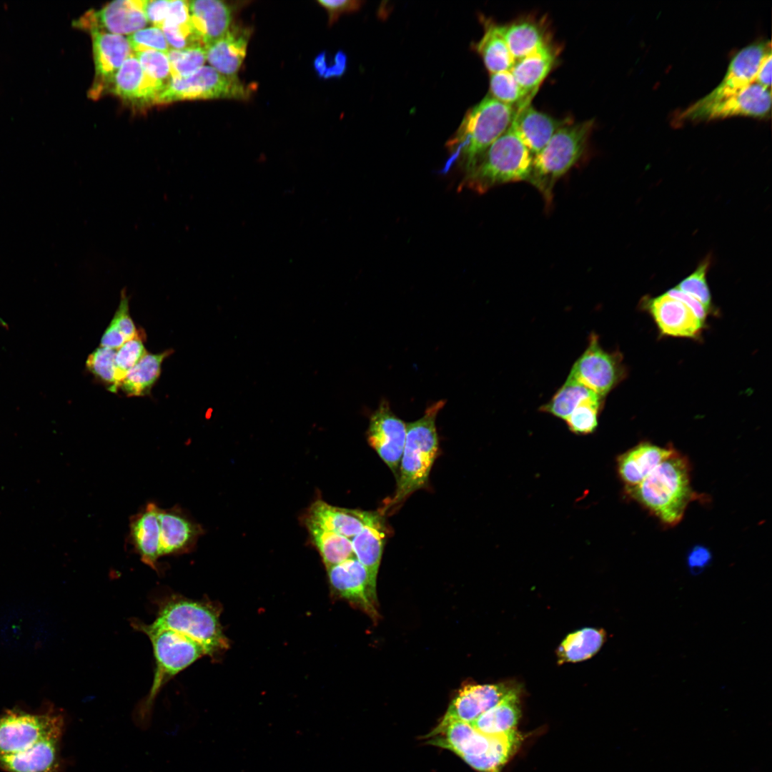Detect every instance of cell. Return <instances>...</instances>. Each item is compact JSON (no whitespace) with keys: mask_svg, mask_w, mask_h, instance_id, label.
Returning <instances> with one entry per match:
<instances>
[{"mask_svg":"<svg viewBox=\"0 0 772 772\" xmlns=\"http://www.w3.org/2000/svg\"><path fill=\"white\" fill-rule=\"evenodd\" d=\"M625 491L669 526L682 520L688 505L696 498L691 485L689 462L677 451L640 484L625 488Z\"/></svg>","mask_w":772,"mask_h":772,"instance_id":"6da1fadb","label":"cell"},{"mask_svg":"<svg viewBox=\"0 0 772 772\" xmlns=\"http://www.w3.org/2000/svg\"><path fill=\"white\" fill-rule=\"evenodd\" d=\"M512 105L485 96L465 114L446 146L450 158L445 171L455 163L468 171L485 150L510 127L515 113Z\"/></svg>","mask_w":772,"mask_h":772,"instance_id":"7a4b0ae2","label":"cell"},{"mask_svg":"<svg viewBox=\"0 0 772 772\" xmlns=\"http://www.w3.org/2000/svg\"><path fill=\"white\" fill-rule=\"evenodd\" d=\"M445 404V400L437 401L427 407L422 417L407 424L397 488L385 510L400 505L412 493L427 485L439 449L435 420Z\"/></svg>","mask_w":772,"mask_h":772,"instance_id":"3957f363","label":"cell"},{"mask_svg":"<svg viewBox=\"0 0 772 772\" xmlns=\"http://www.w3.org/2000/svg\"><path fill=\"white\" fill-rule=\"evenodd\" d=\"M132 627L149 638L154 655V678L148 695L135 711V721L139 726L148 725L157 694L174 676L206 655L203 647L192 639L168 629L154 628L137 619Z\"/></svg>","mask_w":772,"mask_h":772,"instance_id":"277c9868","label":"cell"},{"mask_svg":"<svg viewBox=\"0 0 772 772\" xmlns=\"http://www.w3.org/2000/svg\"><path fill=\"white\" fill-rule=\"evenodd\" d=\"M533 159L531 152L508 127L465 172L460 187L483 194L501 184L528 182Z\"/></svg>","mask_w":772,"mask_h":772,"instance_id":"5b68a950","label":"cell"},{"mask_svg":"<svg viewBox=\"0 0 772 772\" xmlns=\"http://www.w3.org/2000/svg\"><path fill=\"white\" fill-rule=\"evenodd\" d=\"M593 126V120L567 122L533 156L528 182L540 192L547 205L553 201L556 182L582 157Z\"/></svg>","mask_w":772,"mask_h":772,"instance_id":"8992f818","label":"cell"},{"mask_svg":"<svg viewBox=\"0 0 772 772\" xmlns=\"http://www.w3.org/2000/svg\"><path fill=\"white\" fill-rule=\"evenodd\" d=\"M150 627L168 629L200 644L206 655H214L228 646L217 610L204 603L172 595L162 600Z\"/></svg>","mask_w":772,"mask_h":772,"instance_id":"52a82bcc","label":"cell"},{"mask_svg":"<svg viewBox=\"0 0 772 772\" xmlns=\"http://www.w3.org/2000/svg\"><path fill=\"white\" fill-rule=\"evenodd\" d=\"M65 718L56 709L31 713L8 710L0 715V755L25 751L51 736L63 734Z\"/></svg>","mask_w":772,"mask_h":772,"instance_id":"ba28073f","label":"cell"},{"mask_svg":"<svg viewBox=\"0 0 772 772\" xmlns=\"http://www.w3.org/2000/svg\"><path fill=\"white\" fill-rule=\"evenodd\" d=\"M251 90L237 76L222 75L210 66H203L189 76L171 79L154 104L182 100L233 99H247Z\"/></svg>","mask_w":772,"mask_h":772,"instance_id":"9c48e42d","label":"cell"},{"mask_svg":"<svg viewBox=\"0 0 772 772\" xmlns=\"http://www.w3.org/2000/svg\"><path fill=\"white\" fill-rule=\"evenodd\" d=\"M625 368L618 352H609L592 332L584 352L573 364L568 375L599 396H605L624 378Z\"/></svg>","mask_w":772,"mask_h":772,"instance_id":"30bf717a","label":"cell"},{"mask_svg":"<svg viewBox=\"0 0 772 772\" xmlns=\"http://www.w3.org/2000/svg\"><path fill=\"white\" fill-rule=\"evenodd\" d=\"M771 107V90L753 83L738 93L710 104L698 102L678 114V122L703 121L735 116L766 118Z\"/></svg>","mask_w":772,"mask_h":772,"instance_id":"8fae6325","label":"cell"},{"mask_svg":"<svg viewBox=\"0 0 772 772\" xmlns=\"http://www.w3.org/2000/svg\"><path fill=\"white\" fill-rule=\"evenodd\" d=\"M510 731L497 736H488L476 730L469 723L454 721L442 727H435L427 738H430V744L450 750L471 766L475 761L493 751L507 738Z\"/></svg>","mask_w":772,"mask_h":772,"instance_id":"7c38bea8","label":"cell"},{"mask_svg":"<svg viewBox=\"0 0 772 772\" xmlns=\"http://www.w3.org/2000/svg\"><path fill=\"white\" fill-rule=\"evenodd\" d=\"M406 432L407 424L395 415L387 400H382L370 418L367 438L370 445L392 471L396 479Z\"/></svg>","mask_w":772,"mask_h":772,"instance_id":"4fadbf2b","label":"cell"},{"mask_svg":"<svg viewBox=\"0 0 772 772\" xmlns=\"http://www.w3.org/2000/svg\"><path fill=\"white\" fill-rule=\"evenodd\" d=\"M92 40L95 77L89 96L97 99L110 89L124 61L133 54L127 39L100 29L89 31Z\"/></svg>","mask_w":772,"mask_h":772,"instance_id":"5bb4252c","label":"cell"},{"mask_svg":"<svg viewBox=\"0 0 772 772\" xmlns=\"http://www.w3.org/2000/svg\"><path fill=\"white\" fill-rule=\"evenodd\" d=\"M145 0H118L102 9L86 11L74 21V26L87 31L100 29L114 34H132L147 24L144 11Z\"/></svg>","mask_w":772,"mask_h":772,"instance_id":"9a60e30c","label":"cell"},{"mask_svg":"<svg viewBox=\"0 0 772 772\" xmlns=\"http://www.w3.org/2000/svg\"><path fill=\"white\" fill-rule=\"evenodd\" d=\"M330 583L340 597L377 617V593L372 589L365 567L355 558L327 568Z\"/></svg>","mask_w":772,"mask_h":772,"instance_id":"2e32d148","label":"cell"},{"mask_svg":"<svg viewBox=\"0 0 772 772\" xmlns=\"http://www.w3.org/2000/svg\"><path fill=\"white\" fill-rule=\"evenodd\" d=\"M771 50V42H758L741 49L731 60L721 83L698 102L710 104L732 96L755 83L758 67Z\"/></svg>","mask_w":772,"mask_h":772,"instance_id":"e0dca14e","label":"cell"},{"mask_svg":"<svg viewBox=\"0 0 772 772\" xmlns=\"http://www.w3.org/2000/svg\"><path fill=\"white\" fill-rule=\"evenodd\" d=\"M514 690L504 683L465 686L452 701L436 727H442L454 721L470 723Z\"/></svg>","mask_w":772,"mask_h":772,"instance_id":"ac0fdd59","label":"cell"},{"mask_svg":"<svg viewBox=\"0 0 772 772\" xmlns=\"http://www.w3.org/2000/svg\"><path fill=\"white\" fill-rule=\"evenodd\" d=\"M158 516L160 557L182 555L193 550L202 529L179 505L159 508Z\"/></svg>","mask_w":772,"mask_h":772,"instance_id":"d6986e66","label":"cell"},{"mask_svg":"<svg viewBox=\"0 0 772 772\" xmlns=\"http://www.w3.org/2000/svg\"><path fill=\"white\" fill-rule=\"evenodd\" d=\"M645 305L663 335L695 337L703 327L686 305L666 293L647 299Z\"/></svg>","mask_w":772,"mask_h":772,"instance_id":"ffe728a7","label":"cell"},{"mask_svg":"<svg viewBox=\"0 0 772 772\" xmlns=\"http://www.w3.org/2000/svg\"><path fill=\"white\" fill-rule=\"evenodd\" d=\"M62 736H51L25 751L0 755V769L6 772H59L63 766Z\"/></svg>","mask_w":772,"mask_h":772,"instance_id":"44dd1931","label":"cell"},{"mask_svg":"<svg viewBox=\"0 0 772 772\" xmlns=\"http://www.w3.org/2000/svg\"><path fill=\"white\" fill-rule=\"evenodd\" d=\"M379 515L377 512L347 509L318 500L308 510L305 523H310L352 539Z\"/></svg>","mask_w":772,"mask_h":772,"instance_id":"7402d4cb","label":"cell"},{"mask_svg":"<svg viewBox=\"0 0 772 772\" xmlns=\"http://www.w3.org/2000/svg\"><path fill=\"white\" fill-rule=\"evenodd\" d=\"M159 507L148 503L130 517L127 541L140 556L141 560L156 571L159 554Z\"/></svg>","mask_w":772,"mask_h":772,"instance_id":"603a6c76","label":"cell"},{"mask_svg":"<svg viewBox=\"0 0 772 772\" xmlns=\"http://www.w3.org/2000/svg\"><path fill=\"white\" fill-rule=\"evenodd\" d=\"M568 122L539 112L530 103L518 107L509 128L534 156Z\"/></svg>","mask_w":772,"mask_h":772,"instance_id":"cb8c5ba5","label":"cell"},{"mask_svg":"<svg viewBox=\"0 0 772 772\" xmlns=\"http://www.w3.org/2000/svg\"><path fill=\"white\" fill-rule=\"evenodd\" d=\"M191 26L204 47L224 36L230 29L232 9L225 1H188Z\"/></svg>","mask_w":772,"mask_h":772,"instance_id":"d4e9b609","label":"cell"},{"mask_svg":"<svg viewBox=\"0 0 772 772\" xmlns=\"http://www.w3.org/2000/svg\"><path fill=\"white\" fill-rule=\"evenodd\" d=\"M125 102L139 106L154 104L161 88L144 74L133 53L124 61L109 89Z\"/></svg>","mask_w":772,"mask_h":772,"instance_id":"484cf974","label":"cell"},{"mask_svg":"<svg viewBox=\"0 0 772 772\" xmlns=\"http://www.w3.org/2000/svg\"><path fill=\"white\" fill-rule=\"evenodd\" d=\"M672 447H662L641 442L618 458V471L625 488L640 484L657 466L676 452Z\"/></svg>","mask_w":772,"mask_h":772,"instance_id":"4316f807","label":"cell"},{"mask_svg":"<svg viewBox=\"0 0 772 772\" xmlns=\"http://www.w3.org/2000/svg\"><path fill=\"white\" fill-rule=\"evenodd\" d=\"M250 30L231 26L221 39L205 47L210 66L227 76H237L245 58Z\"/></svg>","mask_w":772,"mask_h":772,"instance_id":"83f0119b","label":"cell"},{"mask_svg":"<svg viewBox=\"0 0 772 772\" xmlns=\"http://www.w3.org/2000/svg\"><path fill=\"white\" fill-rule=\"evenodd\" d=\"M386 539V530L381 514L352 540L355 557L365 567L370 585L376 592L377 577Z\"/></svg>","mask_w":772,"mask_h":772,"instance_id":"f1b7e54d","label":"cell"},{"mask_svg":"<svg viewBox=\"0 0 772 772\" xmlns=\"http://www.w3.org/2000/svg\"><path fill=\"white\" fill-rule=\"evenodd\" d=\"M555 51L548 44L516 60L510 69L518 84L533 96L554 66Z\"/></svg>","mask_w":772,"mask_h":772,"instance_id":"f546056e","label":"cell"},{"mask_svg":"<svg viewBox=\"0 0 772 772\" xmlns=\"http://www.w3.org/2000/svg\"><path fill=\"white\" fill-rule=\"evenodd\" d=\"M520 716L519 696L515 689L470 724L485 735L497 736L515 729Z\"/></svg>","mask_w":772,"mask_h":772,"instance_id":"4dcf8cb0","label":"cell"},{"mask_svg":"<svg viewBox=\"0 0 772 772\" xmlns=\"http://www.w3.org/2000/svg\"><path fill=\"white\" fill-rule=\"evenodd\" d=\"M172 353V350L157 354L147 353L127 373L119 382V390L129 397L149 394L161 374L164 360Z\"/></svg>","mask_w":772,"mask_h":772,"instance_id":"1f68e13d","label":"cell"},{"mask_svg":"<svg viewBox=\"0 0 772 772\" xmlns=\"http://www.w3.org/2000/svg\"><path fill=\"white\" fill-rule=\"evenodd\" d=\"M499 28L515 61L548 44L542 29L533 21H520Z\"/></svg>","mask_w":772,"mask_h":772,"instance_id":"d6a6232c","label":"cell"},{"mask_svg":"<svg viewBox=\"0 0 772 772\" xmlns=\"http://www.w3.org/2000/svg\"><path fill=\"white\" fill-rule=\"evenodd\" d=\"M475 49L490 74L510 70L515 61L501 34L499 25L492 22L485 23L484 34L475 44Z\"/></svg>","mask_w":772,"mask_h":772,"instance_id":"836d02e7","label":"cell"},{"mask_svg":"<svg viewBox=\"0 0 772 772\" xmlns=\"http://www.w3.org/2000/svg\"><path fill=\"white\" fill-rule=\"evenodd\" d=\"M605 638V633L602 629L587 628L569 634L558 648V663H575L590 658L598 651Z\"/></svg>","mask_w":772,"mask_h":772,"instance_id":"e575fe53","label":"cell"},{"mask_svg":"<svg viewBox=\"0 0 772 772\" xmlns=\"http://www.w3.org/2000/svg\"><path fill=\"white\" fill-rule=\"evenodd\" d=\"M305 524L327 568L355 557L350 539L313 524Z\"/></svg>","mask_w":772,"mask_h":772,"instance_id":"d590c367","label":"cell"},{"mask_svg":"<svg viewBox=\"0 0 772 772\" xmlns=\"http://www.w3.org/2000/svg\"><path fill=\"white\" fill-rule=\"evenodd\" d=\"M596 395L568 376L565 383L547 403L539 408V410L565 420L583 400Z\"/></svg>","mask_w":772,"mask_h":772,"instance_id":"8d00e7d4","label":"cell"},{"mask_svg":"<svg viewBox=\"0 0 772 772\" xmlns=\"http://www.w3.org/2000/svg\"><path fill=\"white\" fill-rule=\"evenodd\" d=\"M129 297L125 290H122L119 306L102 337L99 346L118 350L126 342L137 335L139 332L129 315Z\"/></svg>","mask_w":772,"mask_h":772,"instance_id":"74e56055","label":"cell"},{"mask_svg":"<svg viewBox=\"0 0 772 772\" xmlns=\"http://www.w3.org/2000/svg\"><path fill=\"white\" fill-rule=\"evenodd\" d=\"M490 91L496 100L518 107L530 104L533 97L518 84L510 70L490 74Z\"/></svg>","mask_w":772,"mask_h":772,"instance_id":"f35d334b","label":"cell"},{"mask_svg":"<svg viewBox=\"0 0 772 772\" xmlns=\"http://www.w3.org/2000/svg\"><path fill=\"white\" fill-rule=\"evenodd\" d=\"M604 400L596 395L583 400L565 420L568 429L575 435L594 432L598 425V417Z\"/></svg>","mask_w":772,"mask_h":772,"instance_id":"ab89813d","label":"cell"},{"mask_svg":"<svg viewBox=\"0 0 772 772\" xmlns=\"http://www.w3.org/2000/svg\"><path fill=\"white\" fill-rule=\"evenodd\" d=\"M172 79L189 76L204 66L207 61L204 46H194L184 49H171L167 52Z\"/></svg>","mask_w":772,"mask_h":772,"instance_id":"60d3db41","label":"cell"},{"mask_svg":"<svg viewBox=\"0 0 772 772\" xmlns=\"http://www.w3.org/2000/svg\"><path fill=\"white\" fill-rule=\"evenodd\" d=\"M117 350L99 346L86 360V367L96 378L107 385L109 391H118L114 358Z\"/></svg>","mask_w":772,"mask_h":772,"instance_id":"b9f144b4","label":"cell"},{"mask_svg":"<svg viewBox=\"0 0 772 772\" xmlns=\"http://www.w3.org/2000/svg\"><path fill=\"white\" fill-rule=\"evenodd\" d=\"M711 263V257H706L693 272L676 287L683 292L698 300L708 312L711 307V296L706 280V274Z\"/></svg>","mask_w":772,"mask_h":772,"instance_id":"7bdbcfd3","label":"cell"},{"mask_svg":"<svg viewBox=\"0 0 772 772\" xmlns=\"http://www.w3.org/2000/svg\"><path fill=\"white\" fill-rule=\"evenodd\" d=\"M134 54L146 76L158 85L162 91L172 79L167 53L150 50Z\"/></svg>","mask_w":772,"mask_h":772,"instance_id":"ee69618b","label":"cell"},{"mask_svg":"<svg viewBox=\"0 0 772 772\" xmlns=\"http://www.w3.org/2000/svg\"><path fill=\"white\" fill-rule=\"evenodd\" d=\"M147 354V351L142 342V337L139 333L117 350L114 363L118 390L119 382L127 373Z\"/></svg>","mask_w":772,"mask_h":772,"instance_id":"f6af8a7d","label":"cell"},{"mask_svg":"<svg viewBox=\"0 0 772 772\" xmlns=\"http://www.w3.org/2000/svg\"><path fill=\"white\" fill-rule=\"evenodd\" d=\"M127 39L133 53L150 50L167 53L170 49L162 30L156 26L140 29Z\"/></svg>","mask_w":772,"mask_h":772,"instance_id":"bcb514c9","label":"cell"},{"mask_svg":"<svg viewBox=\"0 0 772 772\" xmlns=\"http://www.w3.org/2000/svg\"><path fill=\"white\" fill-rule=\"evenodd\" d=\"M317 2L327 11L330 24L337 21L341 14L358 10L362 3L354 0H321Z\"/></svg>","mask_w":772,"mask_h":772,"instance_id":"7dc6e473","label":"cell"},{"mask_svg":"<svg viewBox=\"0 0 772 772\" xmlns=\"http://www.w3.org/2000/svg\"><path fill=\"white\" fill-rule=\"evenodd\" d=\"M169 8V1L145 0L144 11L147 21L161 29L168 16Z\"/></svg>","mask_w":772,"mask_h":772,"instance_id":"c3c4849f","label":"cell"},{"mask_svg":"<svg viewBox=\"0 0 772 772\" xmlns=\"http://www.w3.org/2000/svg\"><path fill=\"white\" fill-rule=\"evenodd\" d=\"M686 559L690 571L693 574H698L709 565L712 554L706 546L696 545L688 551Z\"/></svg>","mask_w":772,"mask_h":772,"instance_id":"681fc988","label":"cell"},{"mask_svg":"<svg viewBox=\"0 0 772 772\" xmlns=\"http://www.w3.org/2000/svg\"><path fill=\"white\" fill-rule=\"evenodd\" d=\"M190 15L187 1L171 0L168 16L164 26H180L189 22ZM161 27V29H162Z\"/></svg>","mask_w":772,"mask_h":772,"instance_id":"f907efd6","label":"cell"},{"mask_svg":"<svg viewBox=\"0 0 772 772\" xmlns=\"http://www.w3.org/2000/svg\"><path fill=\"white\" fill-rule=\"evenodd\" d=\"M666 294L683 302L694 312L696 317L704 323L708 312L698 300L683 292L676 287L669 290Z\"/></svg>","mask_w":772,"mask_h":772,"instance_id":"816d5d0a","label":"cell"},{"mask_svg":"<svg viewBox=\"0 0 772 772\" xmlns=\"http://www.w3.org/2000/svg\"><path fill=\"white\" fill-rule=\"evenodd\" d=\"M771 50L763 59L757 71L755 83L771 90Z\"/></svg>","mask_w":772,"mask_h":772,"instance_id":"f5cc1de1","label":"cell"},{"mask_svg":"<svg viewBox=\"0 0 772 772\" xmlns=\"http://www.w3.org/2000/svg\"><path fill=\"white\" fill-rule=\"evenodd\" d=\"M346 69V56L339 51L334 56L333 64L328 67L324 76L325 79L339 77L342 76Z\"/></svg>","mask_w":772,"mask_h":772,"instance_id":"db71d44e","label":"cell"},{"mask_svg":"<svg viewBox=\"0 0 772 772\" xmlns=\"http://www.w3.org/2000/svg\"><path fill=\"white\" fill-rule=\"evenodd\" d=\"M314 67L317 74L320 77L323 78L327 68V56L325 51L320 53L315 57L314 60Z\"/></svg>","mask_w":772,"mask_h":772,"instance_id":"11a10c76","label":"cell"}]
</instances>
